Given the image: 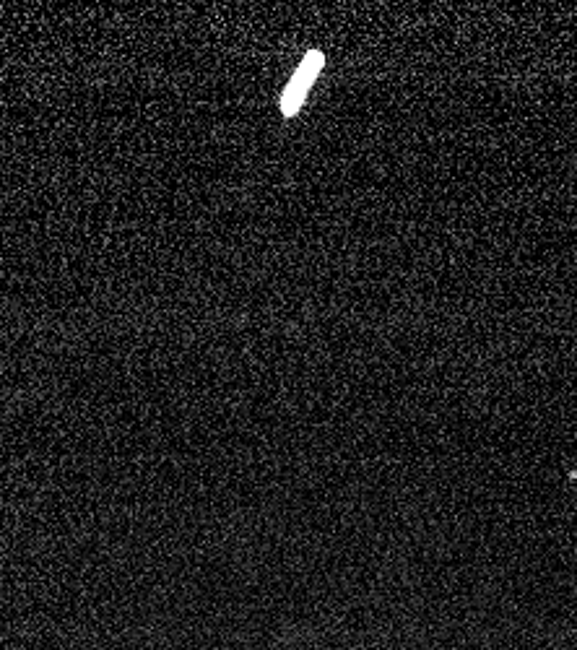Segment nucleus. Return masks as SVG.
I'll use <instances>...</instances> for the list:
<instances>
[{
	"label": "nucleus",
	"instance_id": "obj_1",
	"mask_svg": "<svg viewBox=\"0 0 577 650\" xmlns=\"http://www.w3.org/2000/svg\"><path fill=\"white\" fill-rule=\"evenodd\" d=\"M325 65V55L320 50H310L302 58V63H299V68L294 71L292 81L286 84V89L281 91V115L286 117V120H292V117L299 115V110H302V104H305L307 94H310L312 84L318 81L320 71H323Z\"/></svg>",
	"mask_w": 577,
	"mask_h": 650
}]
</instances>
